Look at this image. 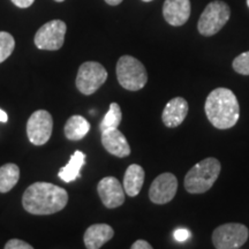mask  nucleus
<instances>
[{"label":"nucleus","mask_w":249,"mask_h":249,"mask_svg":"<svg viewBox=\"0 0 249 249\" xmlns=\"http://www.w3.org/2000/svg\"><path fill=\"white\" fill-rule=\"evenodd\" d=\"M68 203V194L64 188L50 182H35L23 193L22 205L31 214L45 216L59 213Z\"/></svg>","instance_id":"nucleus-1"},{"label":"nucleus","mask_w":249,"mask_h":249,"mask_svg":"<svg viewBox=\"0 0 249 249\" xmlns=\"http://www.w3.org/2000/svg\"><path fill=\"white\" fill-rule=\"evenodd\" d=\"M204 111L208 120L218 129L235 126L240 117V105L232 90L216 88L208 95Z\"/></svg>","instance_id":"nucleus-2"},{"label":"nucleus","mask_w":249,"mask_h":249,"mask_svg":"<svg viewBox=\"0 0 249 249\" xmlns=\"http://www.w3.org/2000/svg\"><path fill=\"white\" fill-rule=\"evenodd\" d=\"M220 171L222 165L217 158L209 157L198 161L186 174L185 189L191 194H203L214 185Z\"/></svg>","instance_id":"nucleus-3"},{"label":"nucleus","mask_w":249,"mask_h":249,"mask_svg":"<svg viewBox=\"0 0 249 249\" xmlns=\"http://www.w3.org/2000/svg\"><path fill=\"white\" fill-rule=\"evenodd\" d=\"M117 79L120 86L129 91L144 88L148 74L144 65L132 55H123L117 62Z\"/></svg>","instance_id":"nucleus-4"},{"label":"nucleus","mask_w":249,"mask_h":249,"mask_svg":"<svg viewBox=\"0 0 249 249\" xmlns=\"http://www.w3.org/2000/svg\"><path fill=\"white\" fill-rule=\"evenodd\" d=\"M230 17H231V9L226 2L220 0L211 1L198 18V33L207 37L216 35L227 23Z\"/></svg>","instance_id":"nucleus-5"},{"label":"nucleus","mask_w":249,"mask_h":249,"mask_svg":"<svg viewBox=\"0 0 249 249\" xmlns=\"http://www.w3.org/2000/svg\"><path fill=\"white\" fill-rule=\"evenodd\" d=\"M107 80V71L96 61L83 62L76 76V88L81 93L90 96L95 93Z\"/></svg>","instance_id":"nucleus-6"},{"label":"nucleus","mask_w":249,"mask_h":249,"mask_svg":"<svg viewBox=\"0 0 249 249\" xmlns=\"http://www.w3.org/2000/svg\"><path fill=\"white\" fill-rule=\"evenodd\" d=\"M247 226L240 223H227L218 226L213 233V244L217 249L240 248L248 240Z\"/></svg>","instance_id":"nucleus-7"},{"label":"nucleus","mask_w":249,"mask_h":249,"mask_svg":"<svg viewBox=\"0 0 249 249\" xmlns=\"http://www.w3.org/2000/svg\"><path fill=\"white\" fill-rule=\"evenodd\" d=\"M66 23L61 20H52L39 28L35 35V45L39 50L57 51L61 49L66 35Z\"/></svg>","instance_id":"nucleus-8"},{"label":"nucleus","mask_w":249,"mask_h":249,"mask_svg":"<svg viewBox=\"0 0 249 249\" xmlns=\"http://www.w3.org/2000/svg\"><path fill=\"white\" fill-rule=\"evenodd\" d=\"M53 129V119L45 110L35 111L27 123V134L29 141L35 145H43L49 141Z\"/></svg>","instance_id":"nucleus-9"},{"label":"nucleus","mask_w":249,"mask_h":249,"mask_svg":"<svg viewBox=\"0 0 249 249\" xmlns=\"http://www.w3.org/2000/svg\"><path fill=\"white\" fill-rule=\"evenodd\" d=\"M178 191V179L173 173H161L152 181L149 197L155 204H166L174 198Z\"/></svg>","instance_id":"nucleus-10"},{"label":"nucleus","mask_w":249,"mask_h":249,"mask_svg":"<svg viewBox=\"0 0 249 249\" xmlns=\"http://www.w3.org/2000/svg\"><path fill=\"white\" fill-rule=\"evenodd\" d=\"M97 192L103 204L108 209L120 207L124 202V189L114 177H105L98 182Z\"/></svg>","instance_id":"nucleus-11"},{"label":"nucleus","mask_w":249,"mask_h":249,"mask_svg":"<svg viewBox=\"0 0 249 249\" xmlns=\"http://www.w3.org/2000/svg\"><path fill=\"white\" fill-rule=\"evenodd\" d=\"M191 0H165L163 17L173 27L183 26L191 17Z\"/></svg>","instance_id":"nucleus-12"},{"label":"nucleus","mask_w":249,"mask_h":249,"mask_svg":"<svg viewBox=\"0 0 249 249\" xmlns=\"http://www.w3.org/2000/svg\"><path fill=\"white\" fill-rule=\"evenodd\" d=\"M102 144L105 150L116 157L124 158L130 155L129 143L118 128L102 130Z\"/></svg>","instance_id":"nucleus-13"},{"label":"nucleus","mask_w":249,"mask_h":249,"mask_svg":"<svg viewBox=\"0 0 249 249\" xmlns=\"http://www.w3.org/2000/svg\"><path fill=\"white\" fill-rule=\"evenodd\" d=\"M188 114V103L182 97H174L165 105L161 120L169 128H176L185 121Z\"/></svg>","instance_id":"nucleus-14"},{"label":"nucleus","mask_w":249,"mask_h":249,"mask_svg":"<svg viewBox=\"0 0 249 249\" xmlns=\"http://www.w3.org/2000/svg\"><path fill=\"white\" fill-rule=\"evenodd\" d=\"M113 235V229L107 224H93L87 229L83 241L88 249H98L110 241Z\"/></svg>","instance_id":"nucleus-15"},{"label":"nucleus","mask_w":249,"mask_h":249,"mask_svg":"<svg viewBox=\"0 0 249 249\" xmlns=\"http://www.w3.org/2000/svg\"><path fill=\"white\" fill-rule=\"evenodd\" d=\"M144 170L138 164H132L127 167L124 177V189L129 197H135L141 192L144 183Z\"/></svg>","instance_id":"nucleus-16"},{"label":"nucleus","mask_w":249,"mask_h":249,"mask_svg":"<svg viewBox=\"0 0 249 249\" xmlns=\"http://www.w3.org/2000/svg\"><path fill=\"white\" fill-rule=\"evenodd\" d=\"M86 157L87 156L85 152L76 150L71 156V160L66 166L61 167L59 170V178L65 182H71L77 178H81L80 171L82 169L83 165L86 164Z\"/></svg>","instance_id":"nucleus-17"},{"label":"nucleus","mask_w":249,"mask_h":249,"mask_svg":"<svg viewBox=\"0 0 249 249\" xmlns=\"http://www.w3.org/2000/svg\"><path fill=\"white\" fill-rule=\"evenodd\" d=\"M90 130V124L82 116H71L65 124V136L71 141H80Z\"/></svg>","instance_id":"nucleus-18"},{"label":"nucleus","mask_w":249,"mask_h":249,"mask_svg":"<svg viewBox=\"0 0 249 249\" xmlns=\"http://www.w3.org/2000/svg\"><path fill=\"white\" fill-rule=\"evenodd\" d=\"M20 178V169L17 164L8 163L0 167V193L13 189Z\"/></svg>","instance_id":"nucleus-19"},{"label":"nucleus","mask_w":249,"mask_h":249,"mask_svg":"<svg viewBox=\"0 0 249 249\" xmlns=\"http://www.w3.org/2000/svg\"><path fill=\"white\" fill-rule=\"evenodd\" d=\"M121 119H123V113H121L119 104L111 103L107 113L105 114L104 119L101 123V130H105L108 128H118L121 123Z\"/></svg>","instance_id":"nucleus-20"},{"label":"nucleus","mask_w":249,"mask_h":249,"mask_svg":"<svg viewBox=\"0 0 249 249\" xmlns=\"http://www.w3.org/2000/svg\"><path fill=\"white\" fill-rule=\"evenodd\" d=\"M15 48L14 37L6 31H0V64L13 53Z\"/></svg>","instance_id":"nucleus-21"},{"label":"nucleus","mask_w":249,"mask_h":249,"mask_svg":"<svg viewBox=\"0 0 249 249\" xmlns=\"http://www.w3.org/2000/svg\"><path fill=\"white\" fill-rule=\"evenodd\" d=\"M233 70L241 75H249V51L239 54L232 62Z\"/></svg>","instance_id":"nucleus-22"},{"label":"nucleus","mask_w":249,"mask_h":249,"mask_svg":"<svg viewBox=\"0 0 249 249\" xmlns=\"http://www.w3.org/2000/svg\"><path fill=\"white\" fill-rule=\"evenodd\" d=\"M5 249H33V246L20 239H12L6 242Z\"/></svg>","instance_id":"nucleus-23"},{"label":"nucleus","mask_w":249,"mask_h":249,"mask_svg":"<svg viewBox=\"0 0 249 249\" xmlns=\"http://www.w3.org/2000/svg\"><path fill=\"white\" fill-rule=\"evenodd\" d=\"M189 235H191V233L186 229H178L174 231V238L179 242H185L189 238Z\"/></svg>","instance_id":"nucleus-24"},{"label":"nucleus","mask_w":249,"mask_h":249,"mask_svg":"<svg viewBox=\"0 0 249 249\" xmlns=\"http://www.w3.org/2000/svg\"><path fill=\"white\" fill-rule=\"evenodd\" d=\"M132 249H151L152 246L145 240H138L132 245Z\"/></svg>","instance_id":"nucleus-25"},{"label":"nucleus","mask_w":249,"mask_h":249,"mask_svg":"<svg viewBox=\"0 0 249 249\" xmlns=\"http://www.w3.org/2000/svg\"><path fill=\"white\" fill-rule=\"evenodd\" d=\"M34 1H35V0H12V2L20 8L30 7V6L34 4Z\"/></svg>","instance_id":"nucleus-26"},{"label":"nucleus","mask_w":249,"mask_h":249,"mask_svg":"<svg viewBox=\"0 0 249 249\" xmlns=\"http://www.w3.org/2000/svg\"><path fill=\"white\" fill-rule=\"evenodd\" d=\"M7 120H8L7 113L0 108V123H7Z\"/></svg>","instance_id":"nucleus-27"},{"label":"nucleus","mask_w":249,"mask_h":249,"mask_svg":"<svg viewBox=\"0 0 249 249\" xmlns=\"http://www.w3.org/2000/svg\"><path fill=\"white\" fill-rule=\"evenodd\" d=\"M105 2L111 6H117V5L121 4V2H123V0H105Z\"/></svg>","instance_id":"nucleus-28"},{"label":"nucleus","mask_w":249,"mask_h":249,"mask_svg":"<svg viewBox=\"0 0 249 249\" xmlns=\"http://www.w3.org/2000/svg\"><path fill=\"white\" fill-rule=\"evenodd\" d=\"M54 1H57V2H62V1H65V0H54Z\"/></svg>","instance_id":"nucleus-29"},{"label":"nucleus","mask_w":249,"mask_h":249,"mask_svg":"<svg viewBox=\"0 0 249 249\" xmlns=\"http://www.w3.org/2000/svg\"><path fill=\"white\" fill-rule=\"evenodd\" d=\"M142 1H144V2H149V1H152V0H142Z\"/></svg>","instance_id":"nucleus-30"},{"label":"nucleus","mask_w":249,"mask_h":249,"mask_svg":"<svg viewBox=\"0 0 249 249\" xmlns=\"http://www.w3.org/2000/svg\"><path fill=\"white\" fill-rule=\"evenodd\" d=\"M247 6L249 7V0H247Z\"/></svg>","instance_id":"nucleus-31"}]
</instances>
